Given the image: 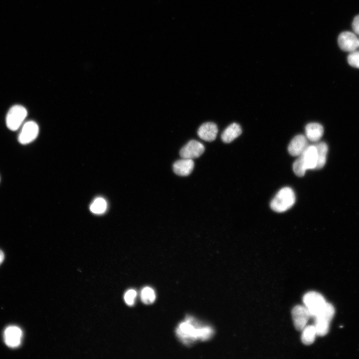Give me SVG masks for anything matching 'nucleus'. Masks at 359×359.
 <instances>
[{
  "instance_id": "nucleus-1",
  "label": "nucleus",
  "mask_w": 359,
  "mask_h": 359,
  "mask_svg": "<svg viewBox=\"0 0 359 359\" xmlns=\"http://www.w3.org/2000/svg\"><path fill=\"white\" fill-rule=\"evenodd\" d=\"M176 333L183 343L188 345L197 340H208L213 335V330L209 327L200 325L195 320L188 317L184 322L179 324Z\"/></svg>"
},
{
  "instance_id": "nucleus-2",
  "label": "nucleus",
  "mask_w": 359,
  "mask_h": 359,
  "mask_svg": "<svg viewBox=\"0 0 359 359\" xmlns=\"http://www.w3.org/2000/svg\"><path fill=\"white\" fill-rule=\"evenodd\" d=\"M296 200L293 190L289 187L280 189L270 202V207L277 212H283L293 206Z\"/></svg>"
},
{
  "instance_id": "nucleus-3",
  "label": "nucleus",
  "mask_w": 359,
  "mask_h": 359,
  "mask_svg": "<svg viewBox=\"0 0 359 359\" xmlns=\"http://www.w3.org/2000/svg\"><path fill=\"white\" fill-rule=\"evenodd\" d=\"M303 301L311 317L317 315L327 303L324 297L319 293L311 291L305 294Z\"/></svg>"
},
{
  "instance_id": "nucleus-4",
  "label": "nucleus",
  "mask_w": 359,
  "mask_h": 359,
  "mask_svg": "<svg viewBox=\"0 0 359 359\" xmlns=\"http://www.w3.org/2000/svg\"><path fill=\"white\" fill-rule=\"evenodd\" d=\"M27 114V110L24 107L19 105L12 106L6 116L7 127L11 131L17 130L23 122Z\"/></svg>"
},
{
  "instance_id": "nucleus-5",
  "label": "nucleus",
  "mask_w": 359,
  "mask_h": 359,
  "mask_svg": "<svg viewBox=\"0 0 359 359\" xmlns=\"http://www.w3.org/2000/svg\"><path fill=\"white\" fill-rule=\"evenodd\" d=\"M292 316L294 326L298 331H302L307 326V323L311 317L307 308L302 305H297L293 308Z\"/></svg>"
},
{
  "instance_id": "nucleus-6",
  "label": "nucleus",
  "mask_w": 359,
  "mask_h": 359,
  "mask_svg": "<svg viewBox=\"0 0 359 359\" xmlns=\"http://www.w3.org/2000/svg\"><path fill=\"white\" fill-rule=\"evenodd\" d=\"M39 128L34 121L26 122L18 135V140L21 144H27L32 142L37 136Z\"/></svg>"
},
{
  "instance_id": "nucleus-7",
  "label": "nucleus",
  "mask_w": 359,
  "mask_h": 359,
  "mask_svg": "<svg viewBox=\"0 0 359 359\" xmlns=\"http://www.w3.org/2000/svg\"><path fill=\"white\" fill-rule=\"evenodd\" d=\"M22 337L21 330L17 326H10L7 327L3 334L5 345L10 348H16L21 344Z\"/></svg>"
},
{
  "instance_id": "nucleus-8",
  "label": "nucleus",
  "mask_w": 359,
  "mask_h": 359,
  "mask_svg": "<svg viewBox=\"0 0 359 359\" xmlns=\"http://www.w3.org/2000/svg\"><path fill=\"white\" fill-rule=\"evenodd\" d=\"M204 151L203 145L195 140H191L184 146L180 151L182 158L193 159L200 156Z\"/></svg>"
},
{
  "instance_id": "nucleus-9",
  "label": "nucleus",
  "mask_w": 359,
  "mask_h": 359,
  "mask_svg": "<svg viewBox=\"0 0 359 359\" xmlns=\"http://www.w3.org/2000/svg\"><path fill=\"white\" fill-rule=\"evenodd\" d=\"M338 44L343 50L352 52L359 47V39L354 33L344 31L342 32L338 37Z\"/></svg>"
},
{
  "instance_id": "nucleus-10",
  "label": "nucleus",
  "mask_w": 359,
  "mask_h": 359,
  "mask_svg": "<svg viewBox=\"0 0 359 359\" xmlns=\"http://www.w3.org/2000/svg\"><path fill=\"white\" fill-rule=\"evenodd\" d=\"M308 146L307 137L303 135H298L291 141L288 150L291 156L298 157L305 151Z\"/></svg>"
},
{
  "instance_id": "nucleus-11",
  "label": "nucleus",
  "mask_w": 359,
  "mask_h": 359,
  "mask_svg": "<svg viewBox=\"0 0 359 359\" xmlns=\"http://www.w3.org/2000/svg\"><path fill=\"white\" fill-rule=\"evenodd\" d=\"M306 170L316 169L317 163V153L314 145H309L300 156Z\"/></svg>"
},
{
  "instance_id": "nucleus-12",
  "label": "nucleus",
  "mask_w": 359,
  "mask_h": 359,
  "mask_svg": "<svg viewBox=\"0 0 359 359\" xmlns=\"http://www.w3.org/2000/svg\"><path fill=\"white\" fill-rule=\"evenodd\" d=\"M218 132L216 125L212 122L203 123L198 128L197 134L201 139L211 142L214 140Z\"/></svg>"
},
{
  "instance_id": "nucleus-13",
  "label": "nucleus",
  "mask_w": 359,
  "mask_h": 359,
  "mask_svg": "<svg viewBox=\"0 0 359 359\" xmlns=\"http://www.w3.org/2000/svg\"><path fill=\"white\" fill-rule=\"evenodd\" d=\"M194 168V162L192 159L182 158L177 161L173 165V170L175 174L180 176L189 175Z\"/></svg>"
},
{
  "instance_id": "nucleus-14",
  "label": "nucleus",
  "mask_w": 359,
  "mask_h": 359,
  "mask_svg": "<svg viewBox=\"0 0 359 359\" xmlns=\"http://www.w3.org/2000/svg\"><path fill=\"white\" fill-rule=\"evenodd\" d=\"M306 137L312 142H317L322 137L324 133L323 126L317 123H311L305 127Z\"/></svg>"
},
{
  "instance_id": "nucleus-15",
  "label": "nucleus",
  "mask_w": 359,
  "mask_h": 359,
  "mask_svg": "<svg viewBox=\"0 0 359 359\" xmlns=\"http://www.w3.org/2000/svg\"><path fill=\"white\" fill-rule=\"evenodd\" d=\"M242 133L239 125L232 123L228 126L221 134V139L225 143H229L237 138Z\"/></svg>"
},
{
  "instance_id": "nucleus-16",
  "label": "nucleus",
  "mask_w": 359,
  "mask_h": 359,
  "mask_svg": "<svg viewBox=\"0 0 359 359\" xmlns=\"http://www.w3.org/2000/svg\"><path fill=\"white\" fill-rule=\"evenodd\" d=\"M317 153V163L316 169L323 168L326 164L327 154L328 153V146L323 142H319L315 145Z\"/></svg>"
},
{
  "instance_id": "nucleus-17",
  "label": "nucleus",
  "mask_w": 359,
  "mask_h": 359,
  "mask_svg": "<svg viewBox=\"0 0 359 359\" xmlns=\"http://www.w3.org/2000/svg\"><path fill=\"white\" fill-rule=\"evenodd\" d=\"M302 331L301 340L302 343L306 345L312 344L317 335L314 325L306 326Z\"/></svg>"
},
{
  "instance_id": "nucleus-18",
  "label": "nucleus",
  "mask_w": 359,
  "mask_h": 359,
  "mask_svg": "<svg viewBox=\"0 0 359 359\" xmlns=\"http://www.w3.org/2000/svg\"><path fill=\"white\" fill-rule=\"evenodd\" d=\"M107 207L106 201L102 197L95 198L90 206V211L96 214H101L105 212Z\"/></svg>"
},
{
  "instance_id": "nucleus-19",
  "label": "nucleus",
  "mask_w": 359,
  "mask_h": 359,
  "mask_svg": "<svg viewBox=\"0 0 359 359\" xmlns=\"http://www.w3.org/2000/svg\"><path fill=\"white\" fill-rule=\"evenodd\" d=\"M335 312L334 306L327 302L323 309L314 318H319L330 322L334 316Z\"/></svg>"
},
{
  "instance_id": "nucleus-20",
  "label": "nucleus",
  "mask_w": 359,
  "mask_h": 359,
  "mask_svg": "<svg viewBox=\"0 0 359 359\" xmlns=\"http://www.w3.org/2000/svg\"><path fill=\"white\" fill-rule=\"evenodd\" d=\"M141 299L144 304H152L156 299V294L154 290L149 287L144 288L141 292Z\"/></svg>"
},
{
  "instance_id": "nucleus-21",
  "label": "nucleus",
  "mask_w": 359,
  "mask_h": 359,
  "mask_svg": "<svg viewBox=\"0 0 359 359\" xmlns=\"http://www.w3.org/2000/svg\"><path fill=\"white\" fill-rule=\"evenodd\" d=\"M330 323L326 321L315 318L314 326L316 331L317 335L320 336L326 335L329 329Z\"/></svg>"
},
{
  "instance_id": "nucleus-22",
  "label": "nucleus",
  "mask_w": 359,
  "mask_h": 359,
  "mask_svg": "<svg viewBox=\"0 0 359 359\" xmlns=\"http://www.w3.org/2000/svg\"><path fill=\"white\" fill-rule=\"evenodd\" d=\"M293 170L296 176L298 177H303L304 176L306 170L300 156H298V158L294 162Z\"/></svg>"
},
{
  "instance_id": "nucleus-23",
  "label": "nucleus",
  "mask_w": 359,
  "mask_h": 359,
  "mask_svg": "<svg viewBox=\"0 0 359 359\" xmlns=\"http://www.w3.org/2000/svg\"><path fill=\"white\" fill-rule=\"evenodd\" d=\"M348 61L350 65L359 68V51H353L348 55Z\"/></svg>"
},
{
  "instance_id": "nucleus-24",
  "label": "nucleus",
  "mask_w": 359,
  "mask_h": 359,
  "mask_svg": "<svg viewBox=\"0 0 359 359\" xmlns=\"http://www.w3.org/2000/svg\"><path fill=\"white\" fill-rule=\"evenodd\" d=\"M137 296V292L135 290L130 289L128 290L124 295L125 302L129 306H132L135 303V299Z\"/></svg>"
},
{
  "instance_id": "nucleus-25",
  "label": "nucleus",
  "mask_w": 359,
  "mask_h": 359,
  "mask_svg": "<svg viewBox=\"0 0 359 359\" xmlns=\"http://www.w3.org/2000/svg\"><path fill=\"white\" fill-rule=\"evenodd\" d=\"M352 27L354 31L359 34V15L354 18L352 23Z\"/></svg>"
},
{
  "instance_id": "nucleus-26",
  "label": "nucleus",
  "mask_w": 359,
  "mask_h": 359,
  "mask_svg": "<svg viewBox=\"0 0 359 359\" xmlns=\"http://www.w3.org/2000/svg\"><path fill=\"white\" fill-rule=\"evenodd\" d=\"M4 258V254H3V252L1 250H0V265L3 261Z\"/></svg>"
},
{
  "instance_id": "nucleus-27",
  "label": "nucleus",
  "mask_w": 359,
  "mask_h": 359,
  "mask_svg": "<svg viewBox=\"0 0 359 359\" xmlns=\"http://www.w3.org/2000/svg\"></svg>"
}]
</instances>
